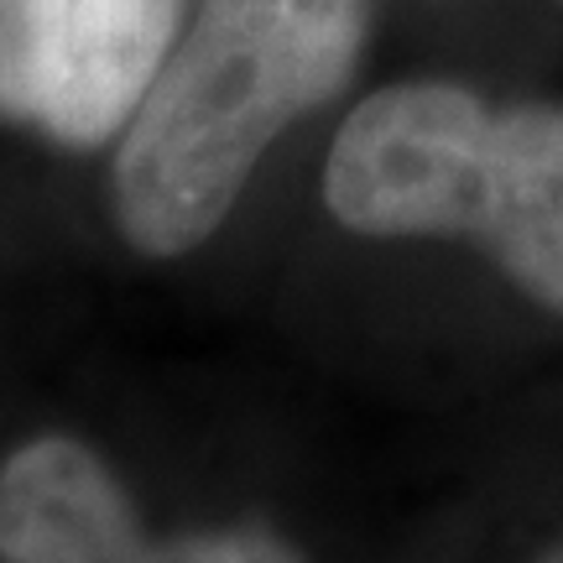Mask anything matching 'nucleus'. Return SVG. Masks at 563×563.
<instances>
[{"instance_id": "nucleus-2", "label": "nucleus", "mask_w": 563, "mask_h": 563, "mask_svg": "<svg viewBox=\"0 0 563 563\" xmlns=\"http://www.w3.org/2000/svg\"><path fill=\"white\" fill-rule=\"evenodd\" d=\"M323 203L355 235L481 245L563 313V104L490 110L460 84H391L340 125Z\"/></svg>"}, {"instance_id": "nucleus-1", "label": "nucleus", "mask_w": 563, "mask_h": 563, "mask_svg": "<svg viewBox=\"0 0 563 563\" xmlns=\"http://www.w3.org/2000/svg\"><path fill=\"white\" fill-rule=\"evenodd\" d=\"M365 21L371 0H199L115 146L125 245L167 262L209 241L266 146L350 84Z\"/></svg>"}, {"instance_id": "nucleus-5", "label": "nucleus", "mask_w": 563, "mask_h": 563, "mask_svg": "<svg viewBox=\"0 0 563 563\" xmlns=\"http://www.w3.org/2000/svg\"><path fill=\"white\" fill-rule=\"evenodd\" d=\"M543 563H563V543H559V548H553V553H548V559H543Z\"/></svg>"}, {"instance_id": "nucleus-4", "label": "nucleus", "mask_w": 563, "mask_h": 563, "mask_svg": "<svg viewBox=\"0 0 563 563\" xmlns=\"http://www.w3.org/2000/svg\"><path fill=\"white\" fill-rule=\"evenodd\" d=\"M0 563H308L266 527L152 538L125 485L79 439L42 433L0 464Z\"/></svg>"}, {"instance_id": "nucleus-3", "label": "nucleus", "mask_w": 563, "mask_h": 563, "mask_svg": "<svg viewBox=\"0 0 563 563\" xmlns=\"http://www.w3.org/2000/svg\"><path fill=\"white\" fill-rule=\"evenodd\" d=\"M178 16L183 0H0V125L68 152L121 136Z\"/></svg>"}]
</instances>
